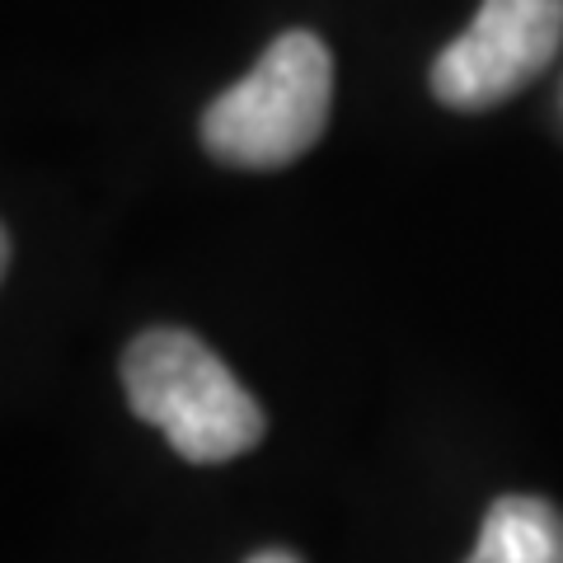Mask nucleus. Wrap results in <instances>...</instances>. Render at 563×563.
Masks as SVG:
<instances>
[{"mask_svg": "<svg viewBox=\"0 0 563 563\" xmlns=\"http://www.w3.org/2000/svg\"><path fill=\"white\" fill-rule=\"evenodd\" d=\"M10 268V235H5V225H0V277H5Z\"/></svg>", "mask_w": 563, "mask_h": 563, "instance_id": "6", "label": "nucleus"}, {"mask_svg": "<svg viewBox=\"0 0 563 563\" xmlns=\"http://www.w3.org/2000/svg\"><path fill=\"white\" fill-rule=\"evenodd\" d=\"M244 563H301V559H296L291 550H258V554H250Z\"/></svg>", "mask_w": 563, "mask_h": 563, "instance_id": "5", "label": "nucleus"}, {"mask_svg": "<svg viewBox=\"0 0 563 563\" xmlns=\"http://www.w3.org/2000/svg\"><path fill=\"white\" fill-rule=\"evenodd\" d=\"M122 395L141 422L192 465H225L254 451L268 432L258 399L240 376L188 329H146L122 352Z\"/></svg>", "mask_w": 563, "mask_h": 563, "instance_id": "1", "label": "nucleus"}, {"mask_svg": "<svg viewBox=\"0 0 563 563\" xmlns=\"http://www.w3.org/2000/svg\"><path fill=\"white\" fill-rule=\"evenodd\" d=\"M465 563H563V512L536 493H503Z\"/></svg>", "mask_w": 563, "mask_h": 563, "instance_id": "4", "label": "nucleus"}, {"mask_svg": "<svg viewBox=\"0 0 563 563\" xmlns=\"http://www.w3.org/2000/svg\"><path fill=\"white\" fill-rule=\"evenodd\" d=\"M333 103V57L310 29L268 43L258 66L202 113V146L231 169H287L320 146Z\"/></svg>", "mask_w": 563, "mask_h": 563, "instance_id": "2", "label": "nucleus"}, {"mask_svg": "<svg viewBox=\"0 0 563 563\" xmlns=\"http://www.w3.org/2000/svg\"><path fill=\"white\" fill-rule=\"evenodd\" d=\"M563 43V0H484L474 24L432 62V95L455 113L521 95Z\"/></svg>", "mask_w": 563, "mask_h": 563, "instance_id": "3", "label": "nucleus"}]
</instances>
